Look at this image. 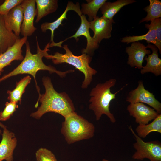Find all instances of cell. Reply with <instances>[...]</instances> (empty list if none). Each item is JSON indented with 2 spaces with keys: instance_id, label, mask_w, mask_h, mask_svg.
Segmentation results:
<instances>
[{
  "instance_id": "obj_5",
  "label": "cell",
  "mask_w": 161,
  "mask_h": 161,
  "mask_svg": "<svg viewBox=\"0 0 161 161\" xmlns=\"http://www.w3.org/2000/svg\"><path fill=\"white\" fill-rule=\"evenodd\" d=\"M63 48L65 51V53L63 54L57 52L52 55L47 53L44 57L47 59L52 60L55 64L66 63L74 66L83 74L84 78L81 88L83 89L87 88L92 80L93 76L97 72L89 65L92 57L85 53H82L79 56L75 55L69 49L67 45H64Z\"/></svg>"
},
{
  "instance_id": "obj_2",
  "label": "cell",
  "mask_w": 161,
  "mask_h": 161,
  "mask_svg": "<svg viewBox=\"0 0 161 161\" xmlns=\"http://www.w3.org/2000/svg\"><path fill=\"white\" fill-rule=\"evenodd\" d=\"M37 47V53L32 54L31 52L29 43L27 41L26 43V54L24 58L21 63L13 70L4 75L0 78V82L12 76L21 74H28L32 76L35 82L36 89L39 94V97L41 94L40 89L38 86L36 79V75L37 72L39 70L48 71L49 73H55L60 77H65L67 74L74 72V70L70 69L62 72L57 70L55 67L51 65L47 66L43 62L42 58L45 56L49 50L50 43H48L43 50H41L39 45L37 37H36Z\"/></svg>"
},
{
  "instance_id": "obj_14",
  "label": "cell",
  "mask_w": 161,
  "mask_h": 161,
  "mask_svg": "<svg viewBox=\"0 0 161 161\" xmlns=\"http://www.w3.org/2000/svg\"><path fill=\"white\" fill-rule=\"evenodd\" d=\"M15 134L6 128L3 129L2 139L0 143V160L13 161V153L17 145Z\"/></svg>"
},
{
  "instance_id": "obj_22",
  "label": "cell",
  "mask_w": 161,
  "mask_h": 161,
  "mask_svg": "<svg viewBox=\"0 0 161 161\" xmlns=\"http://www.w3.org/2000/svg\"><path fill=\"white\" fill-rule=\"evenodd\" d=\"M31 77L27 75L21 80L16 84L15 88L12 91L8 90L7 93L8 96L7 99L10 101L20 103L21 97L24 92L27 86L29 84L31 80Z\"/></svg>"
},
{
  "instance_id": "obj_31",
  "label": "cell",
  "mask_w": 161,
  "mask_h": 161,
  "mask_svg": "<svg viewBox=\"0 0 161 161\" xmlns=\"http://www.w3.org/2000/svg\"><path fill=\"white\" fill-rule=\"evenodd\" d=\"M4 0H0V5L4 2Z\"/></svg>"
},
{
  "instance_id": "obj_27",
  "label": "cell",
  "mask_w": 161,
  "mask_h": 161,
  "mask_svg": "<svg viewBox=\"0 0 161 161\" xmlns=\"http://www.w3.org/2000/svg\"><path fill=\"white\" fill-rule=\"evenodd\" d=\"M37 161H57L55 155L50 150L40 148L35 153Z\"/></svg>"
},
{
  "instance_id": "obj_8",
  "label": "cell",
  "mask_w": 161,
  "mask_h": 161,
  "mask_svg": "<svg viewBox=\"0 0 161 161\" xmlns=\"http://www.w3.org/2000/svg\"><path fill=\"white\" fill-rule=\"evenodd\" d=\"M35 0H23L21 4L23 8L24 18L21 33L23 37L31 36L37 29L34 21L37 15Z\"/></svg>"
},
{
  "instance_id": "obj_10",
  "label": "cell",
  "mask_w": 161,
  "mask_h": 161,
  "mask_svg": "<svg viewBox=\"0 0 161 161\" xmlns=\"http://www.w3.org/2000/svg\"><path fill=\"white\" fill-rule=\"evenodd\" d=\"M80 17L81 20V24L76 33L64 40L57 43L58 45V47H61L62 43L66 40L74 38L77 41L78 40V38L83 36L86 38L87 44L86 48L82 49V52L91 56L93 54L95 50L98 48L99 44L94 40L92 37L90 35L89 31V22L87 20L85 15L82 14Z\"/></svg>"
},
{
  "instance_id": "obj_18",
  "label": "cell",
  "mask_w": 161,
  "mask_h": 161,
  "mask_svg": "<svg viewBox=\"0 0 161 161\" xmlns=\"http://www.w3.org/2000/svg\"><path fill=\"white\" fill-rule=\"evenodd\" d=\"M20 38L6 27L4 16L0 15V54L12 46Z\"/></svg>"
},
{
  "instance_id": "obj_13",
  "label": "cell",
  "mask_w": 161,
  "mask_h": 161,
  "mask_svg": "<svg viewBox=\"0 0 161 161\" xmlns=\"http://www.w3.org/2000/svg\"><path fill=\"white\" fill-rule=\"evenodd\" d=\"M147 49L146 46L139 41L132 43L130 46L126 48L128 55L127 64L131 67L141 69L145 57L151 53L150 50Z\"/></svg>"
},
{
  "instance_id": "obj_12",
  "label": "cell",
  "mask_w": 161,
  "mask_h": 161,
  "mask_svg": "<svg viewBox=\"0 0 161 161\" xmlns=\"http://www.w3.org/2000/svg\"><path fill=\"white\" fill-rule=\"evenodd\" d=\"M113 23H114L105 18L97 16L89 22V29L94 33L92 38L97 43L99 44L103 39L110 38Z\"/></svg>"
},
{
  "instance_id": "obj_32",
  "label": "cell",
  "mask_w": 161,
  "mask_h": 161,
  "mask_svg": "<svg viewBox=\"0 0 161 161\" xmlns=\"http://www.w3.org/2000/svg\"><path fill=\"white\" fill-rule=\"evenodd\" d=\"M101 161H109L106 159H103Z\"/></svg>"
},
{
  "instance_id": "obj_7",
  "label": "cell",
  "mask_w": 161,
  "mask_h": 161,
  "mask_svg": "<svg viewBox=\"0 0 161 161\" xmlns=\"http://www.w3.org/2000/svg\"><path fill=\"white\" fill-rule=\"evenodd\" d=\"M126 101L130 103H141L151 107L159 114L161 113V103L155 97L152 93L145 88L143 82L138 81L136 88L131 90L127 95Z\"/></svg>"
},
{
  "instance_id": "obj_6",
  "label": "cell",
  "mask_w": 161,
  "mask_h": 161,
  "mask_svg": "<svg viewBox=\"0 0 161 161\" xmlns=\"http://www.w3.org/2000/svg\"><path fill=\"white\" fill-rule=\"evenodd\" d=\"M129 129L136 140L133 146L136 151L132 158L140 160L146 158L150 161H161V143L158 140L145 142L136 134L131 126Z\"/></svg>"
},
{
  "instance_id": "obj_23",
  "label": "cell",
  "mask_w": 161,
  "mask_h": 161,
  "mask_svg": "<svg viewBox=\"0 0 161 161\" xmlns=\"http://www.w3.org/2000/svg\"><path fill=\"white\" fill-rule=\"evenodd\" d=\"M135 130L137 135L141 138H145L152 132L161 133V114H159L150 124L139 125Z\"/></svg>"
},
{
  "instance_id": "obj_3",
  "label": "cell",
  "mask_w": 161,
  "mask_h": 161,
  "mask_svg": "<svg viewBox=\"0 0 161 161\" xmlns=\"http://www.w3.org/2000/svg\"><path fill=\"white\" fill-rule=\"evenodd\" d=\"M116 81V79L111 78L104 83H99L92 89L90 92V103L89 108L93 112L97 121L100 120L103 115L105 114L112 123L116 122L114 116L110 111V103L116 98V95L123 88L114 93H112L111 88L115 85Z\"/></svg>"
},
{
  "instance_id": "obj_11",
  "label": "cell",
  "mask_w": 161,
  "mask_h": 161,
  "mask_svg": "<svg viewBox=\"0 0 161 161\" xmlns=\"http://www.w3.org/2000/svg\"><path fill=\"white\" fill-rule=\"evenodd\" d=\"M27 40V37H25L18 39L12 46L0 54V75L3 71L4 69L10 65L13 61L23 60L24 57L21 49Z\"/></svg>"
},
{
  "instance_id": "obj_25",
  "label": "cell",
  "mask_w": 161,
  "mask_h": 161,
  "mask_svg": "<svg viewBox=\"0 0 161 161\" xmlns=\"http://www.w3.org/2000/svg\"><path fill=\"white\" fill-rule=\"evenodd\" d=\"M149 5L144 9L147 13V16L140 20V23L151 22L161 17V1L159 0H149Z\"/></svg>"
},
{
  "instance_id": "obj_19",
  "label": "cell",
  "mask_w": 161,
  "mask_h": 161,
  "mask_svg": "<svg viewBox=\"0 0 161 161\" xmlns=\"http://www.w3.org/2000/svg\"><path fill=\"white\" fill-rule=\"evenodd\" d=\"M135 2L134 0H118L113 2L106 1L100 9L102 16L114 23L113 18L115 14L124 6Z\"/></svg>"
},
{
  "instance_id": "obj_29",
  "label": "cell",
  "mask_w": 161,
  "mask_h": 161,
  "mask_svg": "<svg viewBox=\"0 0 161 161\" xmlns=\"http://www.w3.org/2000/svg\"><path fill=\"white\" fill-rule=\"evenodd\" d=\"M153 21L155 28L156 47L161 54V18H157Z\"/></svg>"
},
{
  "instance_id": "obj_15",
  "label": "cell",
  "mask_w": 161,
  "mask_h": 161,
  "mask_svg": "<svg viewBox=\"0 0 161 161\" xmlns=\"http://www.w3.org/2000/svg\"><path fill=\"white\" fill-rule=\"evenodd\" d=\"M72 10L75 11L80 16L82 15L79 3L74 4L71 1H68L66 7L64 12L55 21L52 22H44L42 23L41 27V31L44 33L46 32L47 30L51 31V36L49 44V48L55 43L53 41L54 32L60 25H62V23L64 19H66V16L68 11Z\"/></svg>"
},
{
  "instance_id": "obj_16",
  "label": "cell",
  "mask_w": 161,
  "mask_h": 161,
  "mask_svg": "<svg viewBox=\"0 0 161 161\" xmlns=\"http://www.w3.org/2000/svg\"><path fill=\"white\" fill-rule=\"evenodd\" d=\"M4 17L7 28L19 37L24 18L23 8L21 4L13 7L6 15L4 16Z\"/></svg>"
},
{
  "instance_id": "obj_17",
  "label": "cell",
  "mask_w": 161,
  "mask_h": 161,
  "mask_svg": "<svg viewBox=\"0 0 161 161\" xmlns=\"http://www.w3.org/2000/svg\"><path fill=\"white\" fill-rule=\"evenodd\" d=\"M146 47L151 49L152 53L144 58V60L146 61V64L141 69L140 73L143 75L151 72L156 76L160 75H161V59L158 56V50L156 46L151 44H148Z\"/></svg>"
},
{
  "instance_id": "obj_4",
  "label": "cell",
  "mask_w": 161,
  "mask_h": 161,
  "mask_svg": "<svg viewBox=\"0 0 161 161\" xmlns=\"http://www.w3.org/2000/svg\"><path fill=\"white\" fill-rule=\"evenodd\" d=\"M64 118L61 132L68 144L88 139L94 136L95 127L93 124L75 111Z\"/></svg>"
},
{
  "instance_id": "obj_24",
  "label": "cell",
  "mask_w": 161,
  "mask_h": 161,
  "mask_svg": "<svg viewBox=\"0 0 161 161\" xmlns=\"http://www.w3.org/2000/svg\"><path fill=\"white\" fill-rule=\"evenodd\" d=\"M87 3H83L80 9L81 13L89 17V22L92 21L97 16V15L99 9L106 0H88Z\"/></svg>"
},
{
  "instance_id": "obj_33",
  "label": "cell",
  "mask_w": 161,
  "mask_h": 161,
  "mask_svg": "<svg viewBox=\"0 0 161 161\" xmlns=\"http://www.w3.org/2000/svg\"><path fill=\"white\" fill-rule=\"evenodd\" d=\"M0 161H2V160H0Z\"/></svg>"
},
{
  "instance_id": "obj_21",
  "label": "cell",
  "mask_w": 161,
  "mask_h": 161,
  "mask_svg": "<svg viewBox=\"0 0 161 161\" xmlns=\"http://www.w3.org/2000/svg\"><path fill=\"white\" fill-rule=\"evenodd\" d=\"M145 27L148 29V32L145 34L139 36H126L122 38L121 41L128 44L144 40L146 41L148 44H153L156 47L155 31L153 21H151L150 24H145Z\"/></svg>"
},
{
  "instance_id": "obj_1",
  "label": "cell",
  "mask_w": 161,
  "mask_h": 161,
  "mask_svg": "<svg viewBox=\"0 0 161 161\" xmlns=\"http://www.w3.org/2000/svg\"><path fill=\"white\" fill-rule=\"evenodd\" d=\"M42 82L45 92L41 94L35 107H37L39 102L41 105L36 111L31 113V116L39 119L45 113L51 112L58 114L64 117L75 111L74 103L69 95L65 92H57L49 77H43Z\"/></svg>"
},
{
  "instance_id": "obj_28",
  "label": "cell",
  "mask_w": 161,
  "mask_h": 161,
  "mask_svg": "<svg viewBox=\"0 0 161 161\" xmlns=\"http://www.w3.org/2000/svg\"><path fill=\"white\" fill-rule=\"evenodd\" d=\"M23 0H5L0 5V15H6L16 6L21 4Z\"/></svg>"
},
{
  "instance_id": "obj_20",
  "label": "cell",
  "mask_w": 161,
  "mask_h": 161,
  "mask_svg": "<svg viewBox=\"0 0 161 161\" xmlns=\"http://www.w3.org/2000/svg\"><path fill=\"white\" fill-rule=\"evenodd\" d=\"M37 10L36 23L43 18L55 12L58 7L57 0H35Z\"/></svg>"
},
{
  "instance_id": "obj_9",
  "label": "cell",
  "mask_w": 161,
  "mask_h": 161,
  "mask_svg": "<svg viewBox=\"0 0 161 161\" xmlns=\"http://www.w3.org/2000/svg\"><path fill=\"white\" fill-rule=\"evenodd\" d=\"M130 115L135 118L139 125H145L154 119L159 114L154 109L141 103H130L127 107Z\"/></svg>"
},
{
  "instance_id": "obj_26",
  "label": "cell",
  "mask_w": 161,
  "mask_h": 161,
  "mask_svg": "<svg viewBox=\"0 0 161 161\" xmlns=\"http://www.w3.org/2000/svg\"><path fill=\"white\" fill-rule=\"evenodd\" d=\"M17 103L11 101L6 103L4 109L0 112V121H5L10 118L18 108Z\"/></svg>"
},
{
  "instance_id": "obj_30",
  "label": "cell",
  "mask_w": 161,
  "mask_h": 161,
  "mask_svg": "<svg viewBox=\"0 0 161 161\" xmlns=\"http://www.w3.org/2000/svg\"><path fill=\"white\" fill-rule=\"evenodd\" d=\"M0 127L4 129V128H6V126L2 124L1 122H0Z\"/></svg>"
}]
</instances>
